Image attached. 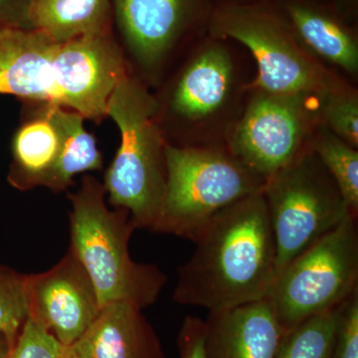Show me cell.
<instances>
[{
    "instance_id": "22",
    "label": "cell",
    "mask_w": 358,
    "mask_h": 358,
    "mask_svg": "<svg viewBox=\"0 0 358 358\" xmlns=\"http://www.w3.org/2000/svg\"><path fill=\"white\" fill-rule=\"evenodd\" d=\"M320 115L326 127L355 148L358 147L357 93L333 84L319 96Z\"/></svg>"
},
{
    "instance_id": "6",
    "label": "cell",
    "mask_w": 358,
    "mask_h": 358,
    "mask_svg": "<svg viewBox=\"0 0 358 358\" xmlns=\"http://www.w3.org/2000/svg\"><path fill=\"white\" fill-rule=\"evenodd\" d=\"M357 289L358 225L352 217L294 257L267 299L286 334L339 307Z\"/></svg>"
},
{
    "instance_id": "2",
    "label": "cell",
    "mask_w": 358,
    "mask_h": 358,
    "mask_svg": "<svg viewBox=\"0 0 358 358\" xmlns=\"http://www.w3.org/2000/svg\"><path fill=\"white\" fill-rule=\"evenodd\" d=\"M103 183L85 176L70 194V247L93 282L101 306L115 301L141 308L154 305L166 284L155 264L138 263L129 253L136 226L124 208L110 209Z\"/></svg>"
},
{
    "instance_id": "19",
    "label": "cell",
    "mask_w": 358,
    "mask_h": 358,
    "mask_svg": "<svg viewBox=\"0 0 358 358\" xmlns=\"http://www.w3.org/2000/svg\"><path fill=\"white\" fill-rule=\"evenodd\" d=\"M48 107L60 129L62 148L45 187L60 193L72 185L77 174L100 171L103 157L95 138L85 129L83 115L57 103H48Z\"/></svg>"
},
{
    "instance_id": "14",
    "label": "cell",
    "mask_w": 358,
    "mask_h": 358,
    "mask_svg": "<svg viewBox=\"0 0 358 358\" xmlns=\"http://www.w3.org/2000/svg\"><path fill=\"white\" fill-rule=\"evenodd\" d=\"M69 348L77 358H164L143 308L126 301L102 306L91 326Z\"/></svg>"
},
{
    "instance_id": "18",
    "label": "cell",
    "mask_w": 358,
    "mask_h": 358,
    "mask_svg": "<svg viewBox=\"0 0 358 358\" xmlns=\"http://www.w3.org/2000/svg\"><path fill=\"white\" fill-rule=\"evenodd\" d=\"M113 0H32L34 29L57 43L112 30Z\"/></svg>"
},
{
    "instance_id": "29",
    "label": "cell",
    "mask_w": 358,
    "mask_h": 358,
    "mask_svg": "<svg viewBox=\"0 0 358 358\" xmlns=\"http://www.w3.org/2000/svg\"><path fill=\"white\" fill-rule=\"evenodd\" d=\"M59 358H77V357L74 355V352L70 350V348H66L65 346L64 350H63Z\"/></svg>"
},
{
    "instance_id": "17",
    "label": "cell",
    "mask_w": 358,
    "mask_h": 358,
    "mask_svg": "<svg viewBox=\"0 0 358 358\" xmlns=\"http://www.w3.org/2000/svg\"><path fill=\"white\" fill-rule=\"evenodd\" d=\"M289 25L313 53L350 73L358 70V46L352 31L331 13L308 2L286 4Z\"/></svg>"
},
{
    "instance_id": "13",
    "label": "cell",
    "mask_w": 358,
    "mask_h": 358,
    "mask_svg": "<svg viewBox=\"0 0 358 358\" xmlns=\"http://www.w3.org/2000/svg\"><path fill=\"white\" fill-rule=\"evenodd\" d=\"M199 0H113L129 48L145 66L159 62L187 27Z\"/></svg>"
},
{
    "instance_id": "7",
    "label": "cell",
    "mask_w": 358,
    "mask_h": 358,
    "mask_svg": "<svg viewBox=\"0 0 358 358\" xmlns=\"http://www.w3.org/2000/svg\"><path fill=\"white\" fill-rule=\"evenodd\" d=\"M211 29L251 51L258 67L254 86L259 91L310 99L334 84L299 46L289 23L266 9L240 4L221 7L212 17Z\"/></svg>"
},
{
    "instance_id": "3",
    "label": "cell",
    "mask_w": 358,
    "mask_h": 358,
    "mask_svg": "<svg viewBox=\"0 0 358 358\" xmlns=\"http://www.w3.org/2000/svg\"><path fill=\"white\" fill-rule=\"evenodd\" d=\"M155 102L128 75L108 103L121 133V145L105 173L103 185L115 208L129 212L136 229L152 231L166 190V145L154 115Z\"/></svg>"
},
{
    "instance_id": "5",
    "label": "cell",
    "mask_w": 358,
    "mask_h": 358,
    "mask_svg": "<svg viewBox=\"0 0 358 358\" xmlns=\"http://www.w3.org/2000/svg\"><path fill=\"white\" fill-rule=\"evenodd\" d=\"M262 192L277 248V275L303 250L355 217L310 148L266 179Z\"/></svg>"
},
{
    "instance_id": "26",
    "label": "cell",
    "mask_w": 358,
    "mask_h": 358,
    "mask_svg": "<svg viewBox=\"0 0 358 358\" xmlns=\"http://www.w3.org/2000/svg\"><path fill=\"white\" fill-rule=\"evenodd\" d=\"M179 358H206L204 320L187 315L178 336Z\"/></svg>"
},
{
    "instance_id": "11",
    "label": "cell",
    "mask_w": 358,
    "mask_h": 358,
    "mask_svg": "<svg viewBox=\"0 0 358 358\" xmlns=\"http://www.w3.org/2000/svg\"><path fill=\"white\" fill-rule=\"evenodd\" d=\"M58 45L40 30L0 28V95L59 105L53 74Z\"/></svg>"
},
{
    "instance_id": "8",
    "label": "cell",
    "mask_w": 358,
    "mask_h": 358,
    "mask_svg": "<svg viewBox=\"0 0 358 358\" xmlns=\"http://www.w3.org/2000/svg\"><path fill=\"white\" fill-rule=\"evenodd\" d=\"M310 98L259 91L230 143V154L265 179L301 152L310 122Z\"/></svg>"
},
{
    "instance_id": "16",
    "label": "cell",
    "mask_w": 358,
    "mask_h": 358,
    "mask_svg": "<svg viewBox=\"0 0 358 358\" xmlns=\"http://www.w3.org/2000/svg\"><path fill=\"white\" fill-rule=\"evenodd\" d=\"M62 148L60 129L52 117L48 103L41 114L25 122L14 136L13 164L8 181L17 189L46 185Z\"/></svg>"
},
{
    "instance_id": "1",
    "label": "cell",
    "mask_w": 358,
    "mask_h": 358,
    "mask_svg": "<svg viewBox=\"0 0 358 358\" xmlns=\"http://www.w3.org/2000/svg\"><path fill=\"white\" fill-rule=\"evenodd\" d=\"M194 243L178 268L176 303L217 312L267 298L277 275V248L262 192L218 213Z\"/></svg>"
},
{
    "instance_id": "23",
    "label": "cell",
    "mask_w": 358,
    "mask_h": 358,
    "mask_svg": "<svg viewBox=\"0 0 358 358\" xmlns=\"http://www.w3.org/2000/svg\"><path fill=\"white\" fill-rule=\"evenodd\" d=\"M25 275L0 266V336L13 348L28 317Z\"/></svg>"
},
{
    "instance_id": "20",
    "label": "cell",
    "mask_w": 358,
    "mask_h": 358,
    "mask_svg": "<svg viewBox=\"0 0 358 358\" xmlns=\"http://www.w3.org/2000/svg\"><path fill=\"white\" fill-rule=\"evenodd\" d=\"M331 174L352 215H358V152L331 131H320L310 143Z\"/></svg>"
},
{
    "instance_id": "4",
    "label": "cell",
    "mask_w": 358,
    "mask_h": 358,
    "mask_svg": "<svg viewBox=\"0 0 358 358\" xmlns=\"http://www.w3.org/2000/svg\"><path fill=\"white\" fill-rule=\"evenodd\" d=\"M166 190L152 232L194 242L212 219L262 192L265 179L230 152L166 145Z\"/></svg>"
},
{
    "instance_id": "9",
    "label": "cell",
    "mask_w": 358,
    "mask_h": 358,
    "mask_svg": "<svg viewBox=\"0 0 358 358\" xmlns=\"http://www.w3.org/2000/svg\"><path fill=\"white\" fill-rule=\"evenodd\" d=\"M53 74L59 105L96 122L107 115L110 96L128 75L112 30L59 43Z\"/></svg>"
},
{
    "instance_id": "12",
    "label": "cell",
    "mask_w": 358,
    "mask_h": 358,
    "mask_svg": "<svg viewBox=\"0 0 358 358\" xmlns=\"http://www.w3.org/2000/svg\"><path fill=\"white\" fill-rule=\"evenodd\" d=\"M204 324L206 358H275L285 334L267 298L209 312Z\"/></svg>"
},
{
    "instance_id": "28",
    "label": "cell",
    "mask_w": 358,
    "mask_h": 358,
    "mask_svg": "<svg viewBox=\"0 0 358 358\" xmlns=\"http://www.w3.org/2000/svg\"><path fill=\"white\" fill-rule=\"evenodd\" d=\"M8 352L9 348L7 345L6 341L3 338H0V358H6Z\"/></svg>"
},
{
    "instance_id": "15",
    "label": "cell",
    "mask_w": 358,
    "mask_h": 358,
    "mask_svg": "<svg viewBox=\"0 0 358 358\" xmlns=\"http://www.w3.org/2000/svg\"><path fill=\"white\" fill-rule=\"evenodd\" d=\"M232 62L220 45H210L192 61L183 73L173 94V107L187 119L213 114L229 93Z\"/></svg>"
},
{
    "instance_id": "25",
    "label": "cell",
    "mask_w": 358,
    "mask_h": 358,
    "mask_svg": "<svg viewBox=\"0 0 358 358\" xmlns=\"http://www.w3.org/2000/svg\"><path fill=\"white\" fill-rule=\"evenodd\" d=\"M333 358H358V289L339 308Z\"/></svg>"
},
{
    "instance_id": "10",
    "label": "cell",
    "mask_w": 358,
    "mask_h": 358,
    "mask_svg": "<svg viewBox=\"0 0 358 358\" xmlns=\"http://www.w3.org/2000/svg\"><path fill=\"white\" fill-rule=\"evenodd\" d=\"M28 317L69 348L91 326L101 306L93 282L72 250L48 271L25 275Z\"/></svg>"
},
{
    "instance_id": "24",
    "label": "cell",
    "mask_w": 358,
    "mask_h": 358,
    "mask_svg": "<svg viewBox=\"0 0 358 358\" xmlns=\"http://www.w3.org/2000/svg\"><path fill=\"white\" fill-rule=\"evenodd\" d=\"M64 348L46 329L27 317L6 358H59Z\"/></svg>"
},
{
    "instance_id": "21",
    "label": "cell",
    "mask_w": 358,
    "mask_h": 358,
    "mask_svg": "<svg viewBox=\"0 0 358 358\" xmlns=\"http://www.w3.org/2000/svg\"><path fill=\"white\" fill-rule=\"evenodd\" d=\"M341 305L285 334L275 358H333L334 331Z\"/></svg>"
},
{
    "instance_id": "27",
    "label": "cell",
    "mask_w": 358,
    "mask_h": 358,
    "mask_svg": "<svg viewBox=\"0 0 358 358\" xmlns=\"http://www.w3.org/2000/svg\"><path fill=\"white\" fill-rule=\"evenodd\" d=\"M1 27L34 29L32 23V0H0Z\"/></svg>"
}]
</instances>
